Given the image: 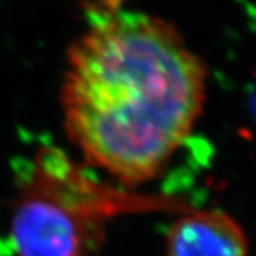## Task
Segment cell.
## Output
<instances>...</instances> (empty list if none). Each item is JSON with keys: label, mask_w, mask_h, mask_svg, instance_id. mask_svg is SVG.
Listing matches in <instances>:
<instances>
[{"label": "cell", "mask_w": 256, "mask_h": 256, "mask_svg": "<svg viewBox=\"0 0 256 256\" xmlns=\"http://www.w3.org/2000/svg\"><path fill=\"white\" fill-rule=\"evenodd\" d=\"M208 70L168 20L104 12L66 51L64 130L82 158L126 188L148 184L190 138Z\"/></svg>", "instance_id": "cell-1"}, {"label": "cell", "mask_w": 256, "mask_h": 256, "mask_svg": "<svg viewBox=\"0 0 256 256\" xmlns=\"http://www.w3.org/2000/svg\"><path fill=\"white\" fill-rule=\"evenodd\" d=\"M140 204L85 174L60 150H42L31 164L11 214L19 256H85L98 248L108 218Z\"/></svg>", "instance_id": "cell-2"}, {"label": "cell", "mask_w": 256, "mask_h": 256, "mask_svg": "<svg viewBox=\"0 0 256 256\" xmlns=\"http://www.w3.org/2000/svg\"><path fill=\"white\" fill-rule=\"evenodd\" d=\"M244 227L224 210H193L168 228L164 256H247Z\"/></svg>", "instance_id": "cell-3"}]
</instances>
